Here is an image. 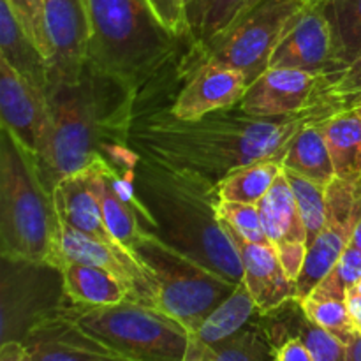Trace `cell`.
Returning <instances> with one entry per match:
<instances>
[{
  "label": "cell",
  "mask_w": 361,
  "mask_h": 361,
  "mask_svg": "<svg viewBox=\"0 0 361 361\" xmlns=\"http://www.w3.org/2000/svg\"><path fill=\"white\" fill-rule=\"evenodd\" d=\"M307 116L247 115L240 106L214 111L197 120L176 118L171 109L133 113L126 143L182 171L219 183L236 169L264 159H282Z\"/></svg>",
  "instance_id": "6da1fadb"
},
{
  "label": "cell",
  "mask_w": 361,
  "mask_h": 361,
  "mask_svg": "<svg viewBox=\"0 0 361 361\" xmlns=\"http://www.w3.org/2000/svg\"><path fill=\"white\" fill-rule=\"evenodd\" d=\"M126 176L147 231L228 281H243L235 243L217 217L221 197L215 183L147 155H140Z\"/></svg>",
  "instance_id": "7a4b0ae2"
},
{
  "label": "cell",
  "mask_w": 361,
  "mask_h": 361,
  "mask_svg": "<svg viewBox=\"0 0 361 361\" xmlns=\"http://www.w3.org/2000/svg\"><path fill=\"white\" fill-rule=\"evenodd\" d=\"M118 88L123 87L88 66L76 83L48 85V111L34 161L49 192L60 180L88 168L102 155L111 130L127 133L136 97L130 92L113 97Z\"/></svg>",
  "instance_id": "3957f363"
},
{
  "label": "cell",
  "mask_w": 361,
  "mask_h": 361,
  "mask_svg": "<svg viewBox=\"0 0 361 361\" xmlns=\"http://www.w3.org/2000/svg\"><path fill=\"white\" fill-rule=\"evenodd\" d=\"M90 39L88 67L133 95L169 62L176 37L155 16L148 0H85Z\"/></svg>",
  "instance_id": "277c9868"
},
{
  "label": "cell",
  "mask_w": 361,
  "mask_h": 361,
  "mask_svg": "<svg viewBox=\"0 0 361 361\" xmlns=\"http://www.w3.org/2000/svg\"><path fill=\"white\" fill-rule=\"evenodd\" d=\"M60 217L34 155L2 127L0 137V250L6 261L60 267Z\"/></svg>",
  "instance_id": "5b68a950"
},
{
  "label": "cell",
  "mask_w": 361,
  "mask_h": 361,
  "mask_svg": "<svg viewBox=\"0 0 361 361\" xmlns=\"http://www.w3.org/2000/svg\"><path fill=\"white\" fill-rule=\"evenodd\" d=\"M134 256L157 286L155 309L183 324L189 334H196L203 321L238 288L147 229L134 247Z\"/></svg>",
  "instance_id": "8992f818"
},
{
  "label": "cell",
  "mask_w": 361,
  "mask_h": 361,
  "mask_svg": "<svg viewBox=\"0 0 361 361\" xmlns=\"http://www.w3.org/2000/svg\"><path fill=\"white\" fill-rule=\"evenodd\" d=\"M67 309L83 330L130 361H183L189 351V330L155 307L133 300L81 307L67 300Z\"/></svg>",
  "instance_id": "52a82bcc"
},
{
  "label": "cell",
  "mask_w": 361,
  "mask_h": 361,
  "mask_svg": "<svg viewBox=\"0 0 361 361\" xmlns=\"http://www.w3.org/2000/svg\"><path fill=\"white\" fill-rule=\"evenodd\" d=\"M309 0H254L203 53V62L240 71L249 85L270 66L271 55Z\"/></svg>",
  "instance_id": "ba28073f"
},
{
  "label": "cell",
  "mask_w": 361,
  "mask_h": 361,
  "mask_svg": "<svg viewBox=\"0 0 361 361\" xmlns=\"http://www.w3.org/2000/svg\"><path fill=\"white\" fill-rule=\"evenodd\" d=\"M361 217V176L335 178L326 187V222L310 242L305 263L296 279L298 300L309 295L351 245L356 222Z\"/></svg>",
  "instance_id": "9c48e42d"
},
{
  "label": "cell",
  "mask_w": 361,
  "mask_h": 361,
  "mask_svg": "<svg viewBox=\"0 0 361 361\" xmlns=\"http://www.w3.org/2000/svg\"><path fill=\"white\" fill-rule=\"evenodd\" d=\"M20 341L34 361H130L83 330L62 302L41 314Z\"/></svg>",
  "instance_id": "30bf717a"
},
{
  "label": "cell",
  "mask_w": 361,
  "mask_h": 361,
  "mask_svg": "<svg viewBox=\"0 0 361 361\" xmlns=\"http://www.w3.org/2000/svg\"><path fill=\"white\" fill-rule=\"evenodd\" d=\"M59 249L60 264L62 261H74L102 268L126 284L129 300L148 307H155L157 303V286L154 279L136 256L122 245L106 243L60 221Z\"/></svg>",
  "instance_id": "8fae6325"
},
{
  "label": "cell",
  "mask_w": 361,
  "mask_h": 361,
  "mask_svg": "<svg viewBox=\"0 0 361 361\" xmlns=\"http://www.w3.org/2000/svg\"><path fill=\"white\" fill-rule=\"evenodd\" d=\"M268 69H298L317 74L338 69L331 25L321 0H314L296 18L271 55Z\"/></svg>",
  "instance_id": "7c38bea8"
},
{
  "label": "cell",
  "mask_w": 361,
  "mask_h": 361,
  "mask_svg": "<svg viewBox=\"0 0 361 361\" xmlns=\"http://www.w3.org/2000/svg\"><path fill=\"white\" fill-rule=\"evenodd\" d=\"M323 74L298 69H267L247 88L240 109L252 116H307ZM309 118V116H307Z\"/></svg>",
  "instance_id": "4fadbf2b"
},
{
  "label": "cell",
  "mask_w": 361,
  "mask_h": 361,
  "mask_svg": "<svg viewBox=\"0 0 361 361\" xmlns=\"http://www.w3.org/2000/svg\"><path fill=\"white\" fill-rule=\"evenodd\" d=\"M257 207L268 242L277 252L286 274L296 282L305 263L310 240L300 215L295 194L284 173H281V176L275 180L274 187L268 190Z\"/></svg>",
  "instance_id": "5bb4252c"
},
{
  "label": "cell",
  "mask_w": 361,
  "mask_h": 361,
  "mask_svg": "<svg viewBox=\"0 0 361 361\" xmlns=\"http://www.w3.org/2000/svg\"><path fill=\"white\" fill-rule=\"evenodd\" d=\"M46 23L51 37V83H76L87 71L88 25L85 0H44Z\"/></svg>",
  "instance_id": "9a60e30c"
},
{
  "label": "cell",
  "mask_w": 361,
  "mask_h": 361,
  "mask_svg": "<svg viewBox=\"0 0 361 361\" xmlns=\"http://www.w3.org/2000/svg\"><path fill=\"white\" fill-rule=\"evenodd\" d=\"M235 243L243 268V284L256 302L259 314H270L286 303L298 300L296 282L289 279L271 245L247 242L224 224Z\"/></svg>",
  "instance_id": "2e32d148"
},
{
  "label": "cell",
  "mask_w": 361,
  "mask_h": 361,
  "mask_svg": "<svg viewBox=\"0 0 361 361\" xmlns=\"http://www.w3.org/2000/svg\"><path fill=\"white\" fill-rule=\"evenodd\" d=\"M46 92L39 90L0 59V115L18 143L35 155L46 122Z\"/></svg>",
  "instance_id": "e0dca14e"
},
{
  "label": "cell",
  "mask_w": 361,
  "mask_h": 361,
  "mask_svg": "<svg viewBox=\"0 0 361 361\" xmlns=\"http://www.w3.org/2000/svg\"><path fill=\"white\" fill-rule=\"evenodd\" d=\"M247 88L249 80L240 71L201 62L173 102L171 113L176 118L197 120L214 111L236 106L243 99Z\"/></svg>",
  "instance_id": "ac0fdd59"
},
{
  "label": "cell",
  "mask_w": 361,
  "mask_h": 361,
  "mask_svg": "<svg viewBox=\"0 0 361 361\" xmlns=\"http://www.w3.org/2000/svg\"><path fill=\"white\" fill-rule=\"evenodd\" d=\"M51 196L60 221L102 242L120 245L106 226L104 215H102L97 196L92 189L87 168L60 180L53 189Z\"/></svg>",
  "instance_id": "d6986e66"
},
{
  "label": "cell",
  "mask_w": 361,
  "mask_h": 361,
  "mask_svg": "<svg viewBox=\"0 0 361 361\" xmlns=\"http://www.w3.org/2000/svg\"><path fill=\"white\" fill-rule=\"evenodd\" d=\"M0 59L39 90L51 83V63L30 41L6 0H0Z\"/></svg>",
  "instance_id": "ffe728a7"
},
{
  "label": "cell",
  "mask_w": 361,
  "mask_h": 361,
  "mask_svg": "<svg viewBox=\"0 0 361 361\" xmlns=\"http://www.w3.org/2000/svg\"><path fill=\"white\" fill-rule=\"evenodd\" d=\"M59 271L62 279V295L76 305L106 307L129 300L126 284L102 268L62 261Z\"/></svg>",
  "instance_id": "44dd1931"
},
{
  "label": "cell",
  "mask_w": 361,
  "mask_h": 361,
  "mask_svg": "<svg viewBox=\"0 0 361 361\" xmlns=\"http://www.w3.org/2000/svg\"><path fill=\"white\" fill-rule=\"evenodd\" d=\"M282 168L291 169L312 182L328 187L335 178L334 161L324 140L321 122L307 120L282 154Z\"/></svg>",
  "instance_id": "7402d4cb"
},
{
  "label": "cell",
  "mask_w": 361,
  "mask_h": 361,
  "mask_svg": "<svg viewBox=\"0 0 361 361\" xmlns=\"http://www.w3.org/2000/svg\"><path fill=\"white\" fill-rule=\"evenodd\" d=\"M338 178L361 176V111L344 109L321 120Z\"/></svg>",
  "instance_id": "603a6c76"
},
{
  "label": "cell",
  "mask_w": 361,
  "mask_h": 361,
  "mask_svg": "<svg viewBox=\"0 0 361 361\" xmlns=\"http://www.w3.org/2000/svg\"><path fill=\"white\" fill-rule=\"evenodd\" d=\"M344 109H361V49L344 67L323 74L307 116L321 122Z\"/></svg>",
  "instance_id": "cb8c5ba5"
},
{
  "label": "cell",
  "mask_w": 361,
  "mask_h": 361,
  "mask_svg": "<svg viewBox=\"0 0 361 361\" xmlns=\"http://www.w3.org/2000/svg\"><path fill=\"white\" fill-rule=\"evenodd\" d=\"M254 0H185V34L204 49Z\"/></svg>",
  "instance_id": "d4e9b609"
},
{
  "label": "cell",
  "mask_w": 361,
  "mask_h": 361,
  "mask_svg": "<svg viewBox=\"0 0 361 361\" xmlns=\"http://www.w3.org/2000/svg\"><path fill=\"white\" fill-rule=\"evenodd\" d=\"M256 316H259V310H257L252 295L242 281L238 288L233 291V295L226 298L203 321V324L197 328L194 335L204 345H215L243 330Z\"/></svg>",
  "instance_id": "484cf974"
},
{
  "label": "cell",
  "mask_w": 361,
  "mask_h": 361,
  "mask_svg": "<svg viewBox=\"0 0 361 361\" xmlns=\"http://www.w3.org/2000/svg\"><path fill=\"white\" fill-rule=\"evenodd\" d=\"M282 159L252 162L226 176L217 185L219 197L235 203L259 204L282 173Z\"/></svg>",
  "instance_id": "4316f807"
},
{
  "label": "cell",
  "mask_w": 361,
  "mask_h": 361,
  "mask_svg": "<svg viewBox=\"0 0 361 361\" xmlns=\"http://www.w3.org/2000/svg\"><path fill=\"white\" fill-rule=\"evenodd\" d=\"M204 361H275V342L261 321H250L243 330L215 345L203 344Z\"/></svg>",
  "instance_id": "83f0119b"
},
{
  "label": "cell",
  "mask_w": 361,
  "mask_h": 361,
  "mask_svg": "<svg viewBox=\"0 0 361 361\" xmlns=\"http://www.w3.org/2000/svg\"><path fill=\"white\" fill-rule=\"evenodd\" d=\"M334 34L338 69L351 62L361 49V0H321Z\"/></svg>",
  "instance_id": "f1b7e54d"
},
{
  "label": "cell",
  "mask_w": 361,
  "mask_h": 361,
  "mask_svg": "<svg viewBox=\"0 0 361 361\" xmlns=\"http://www.w3.org/2000/svg\"><path fill=\"white\" fill-rule=\"evenodd\" d=\"M298 302L302 310L305 312V316L309 317L312 323H316L317 326L330 331L334 337H337L338 341L344 342L345 345H348L356 335H360L358 331H356L355 324H353L351 316H349L345 300L330 298V296H321L309 293V295H305L303 298H300Z\"/></svg>",
  "instance_id": "f546056e"
},
{
  "label": "cell",
  "mask_w": 361,
  "mask_h": 361,
  "mask_svg": "<svg viewBox=\"0 0 361 361\" xmlns=\"http://www.w3.org/2000/svg\"><path fill=\"white\" fill-rule=\"evenodd\" d=\"M282 173L295 194L300 215H302L303 224L309 233V240L312 242L326 222V187L312 182L291 169L282 168Z\"/></svg>",
  "instance_id": "4dcf8cb0"
},
{
  "label": "cell",
  "mask_w": 361,
  "mask_h": 361,
  "mask_svg": "<svg viewBox=\"0 0 361 361\" xmlns=\"http://www.w3.org/2000/svg\"><path fill=\"white\" fill-rule=\"evenodd\" d=\"M6 2L9 4L11 11L16 16V20L20 21L25 34L30 37V41L37 46L39 51L53 66L55 51H53L48 23H46L44 0H6Z\"/></svg>",
  "instance_id": "1f68e13d"
},
{
  "label": "cell",
  "mask_w": 361,
  "mask_h": 361,
  "mask_svg": "<svg viewBox=\"0 0 361 361\" xmlns=\"http://www.w3.org/2000/svg\"><path fill=\"white\" fill-rule=\"evenodd\" d=\"M361 279V250L355 245H349L337 261L334 268L328 271L326 277L316 286L310 293L330 298L345 300L348 291L355 288Z\"/></svg>",
  "instance_id": "d6a6232c"
},
{
  "label": "cell",
  "mask_w": 361,
  "mask_h": 361,
  "mask_svg": "<svg viewBox=\"0 0 361 361\" xmlns=\"http://www.w3.org/2000/svg\"><path fill=\"white\" fill-rule=\"evenodd\" d=\"M217 217L222 224L238 233L247 242L270 245L267 235H264L263 224H261V214L257 204L221 200L217 203Z\"/></svg>",
  "instance_id": "836d02e7"
},
{
  "label": "cell",
  "mask_w": 361,
  "mask_h": 361,
  "mask_svg": "<svg viewBox=\"0 0 361 361\" xmlns=\"http://www.w3.org/2000/svg\"><path fill=\"white\" fill-rule=\"evenodd\" d=\"M148 4L169 32L176 37L185 34V0H148Z\"/></svg>",
  "instance_id": "e575fe53"
},
{
  "label": "cell",
  "mask_w": 361,
  "mask_h": 361,
  "mask_svg": "<svg viewBox=\"0 0 361 361\" xmlns=\"http://www.w3.org/2000/svg\"><path fill=\"white\" fill-rule=\"evenodd\" d=\"M275 361H316V358L300 338L288 337L275 344Z\"/></svg>",
  "instance_id": "d590c367"
},
{
  "label": "cell",
  "mask_w": 361,
  "mask_h": 361,
  "mask_svg": "<svg viewBox=\"0 0 361 361\" xmlns=\"http://www.w3.org/2000/svg\"><path fill=\"white\" fill-rule=\"evenodd\" d=\"M0 361H34L23 341L9 338L0 345Z\"/></svg>",
  "instance_id": "8d00e7d4"
},
{
  "label": "cell",
  "mask_w": 361,
  "mask_h": 361,
  "mask_svg": "<svg viewBox=\"0 0 361 361\" xmlns=\"http://www.w3.org/2000/svg\"><path fill=\"white\" fill-rule=\"evenodd\" d=\"M345 303H348V310L353 324H355L356 331L361 335V296L356 295L355 291H348Z\"/></svg>",
  "instance_id": "74e56055"
},
{
  "label": "cell",
  "mask_w": 361,
  "mask_h": 361,
  "mask_svg": "<svg viewBox=\"0 0 361 361\" xmlns=\"http://www.w3.org/2000/svg\"><path fill=\"white\" fill-rule=\"evenodd\" d=\"M183 361H204L203 356V342L196 337L194 334H190V344L189 351H187V356Z\"/></svg>",
  "instance_id": "f35d334b"
},
{
  "label": "cell",
  "mask_w": 361,
  "mask_h": 361,
  "mask_svg": "<svg viewBox=\"0 0 361 361\" xmlns=\"http://www.w3.org/2000/svg\"><path fill=\"white\" fill-rule=\"evenodd\" d=\"M344 361H361V335H356V337L345 345Z\"/></svg>",
  "instance_id": "ab89813d"
},
{
  "label": "cell",
  "mask_w": 361,
  "mask_h": 361,
  "mask_svg": "<svg viewBox=\"0 0 361 361\" xmlns=\"http://www.w3.org/2000/svg\"><path fill=\"white\" fill-rule=\"evenodd\" d=\"M349 291H355L356 295L361 296V279H360L358 282H356V286H355V288H351V289H349Z\"/></svg>",
  "instance_id": "60d3db41"
},
{
  "label": "cell",
  "mask_w": 361,
  "mask_h": 361,
  "mask_svg": "<svg viewBox=\"0 0 361 361\" xmlns=\"http://www.w3.org/2000/svg\"><path fill=\"white\" fill-rule=\"evenodd\" d=\"M309 2H314V0H309Z\"/></svg>",
  "instance_id": "b9f144b4"
},
{
  "label": "cell",
  "mask_w": 361,
  "mask_h": 361,
  "mask_svg": "<svg viewBox=\"0 0 361 361\" xmlns=\"http://www.w3.org/2000/svg\"><path fill=\"white\" fill-rule=\"evenodd\" d=\"M358 111H361V109H358Z\"/></svg>",
  "instance_id": "7bdbcfd3"
}]
</instances>
